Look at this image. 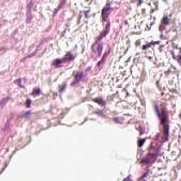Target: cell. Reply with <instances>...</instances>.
<instances>
[{
  "instance_id": "obj_1",
  "label": "cell",
  "mask_w": 181,
  "mask_h": 181,
  "mask_svg": "<svg viewBox=\"0 0 181 181\" xmlns=\"http://www.w3.org/2000/svg\"><path fill=\"white\" fill-rule=\"evenodd\" d=\"M32 2L31 1L28 4L27 6V22H29L32 19Z\"/></svg>"
},
{
  "instance_id": "obj_2",
  "label": "cell",
  "mask_w": 181,
  "mask_h": 181,
  "mask_svg": "<svg viewBox=\"0 0 181 181\" xmlns=\"http://www.w3.org/2000/svg\"><path fill=\"white\" fill-rule=\"evenodd\" d=\"M8 101H9V98L7 97L3 99V100H2V101L0 102V110H1V109H2L4 107V106H5L6 104L7 103Z\"/></svg>"
},
{
  "instance_id": "obj_3",
  "label": "cell",
  "mask_w": 181,
  "mask_h": 181,
  "mask_svg": "<svg viewBox=\"0 0 181 181\" xmlns=\"http://www.w3.org/2000/svg\"><path fill=\"white\" fill-rule=\"evenodd\" d=\"M40 93H41V91L40 90V89L37 88L34 89L33 91H32V95H34V96H37L40 95Z\"/></svg>"
},
{
  "instance_id": "obj_4",
  "label": "cell",
  "mask_w": 181,
  "mask_h": 181,
  "mask_svg": "<svg viewBox=\"0 0 181 181\" xmlns=\"http://www.w3.org/2000/svg\"><path fill=\"white\" fill-rule=\"evenodd\" d=\"M30 102H31V101H30L29 99H28V101H27V107H29V106H30Z\"/></svg>"
},
{
  "instance_id": "obj_5",
  "label": "cell",
  "mask_w": 181,
  "mask_h": 181,
  "mask_svg": "<svg viewBox=\"0 0 181 181\" xmlns=\"http://www.w3.org/2000/svg\"><path fill=\"white\" fill-rule=\"evenodd\" d=\"M2 49H0V51H1V50H2Z\"/></svg>"
},
{
  "instance_id": "obj_6",
  "label": "cell",
  "mask_w": 181,
  "mask_h": 181,
  "mask_svg": "<svg viewBox=\"0 0 181 181\" xmlns=\"http://www.w3.org/2000/svg\"><path fill=\"white\" fill-rule=\"evenodd\" d=\"M0 27H1V25H0Z\"/></svg>"
}]
</instances>
